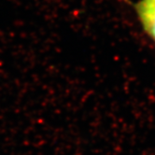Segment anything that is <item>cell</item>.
<instances>
[{
  "instance_id": "obj_1",
  "label": "cell",
  "mask_w": 155,
  "mask_h": 155,
  "mask_svg": "<svg viewBox=\"0 0 155 155\" xmlns=\"http://www.w3.org/2000/svg\"><path fill=\"white\" fill-rule=\"evenodd\" d=\"M135 8L143 28L155 41V0H139Z\"/></svg>"
}]
</instances>
